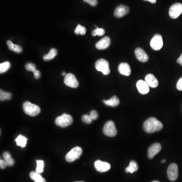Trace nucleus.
<instances>
[{"mask_svg": "<svg viewBox=\"0 0 182 182\" xmlns=\"http://www.w3.org/2000/svg\"><path fill=\"white\" fill-rule=\"evenodd\" d=\"M12 97V95L10 93L4 92L1 90L0 91V100L1 101L7 100H10Z\"/></svg>", "mask_w": 182, "mask_h": 182, "instance_id": "nucleus-26", "label": "nucleus"}, {"mask_svg": "<svg viewBox=\"0 0 182 182\" xmlns=\"http://www.w3.org/2000/svg\"><path fill=\"white\" fill-rule=\"evenodd\" d=\"M162 128V123L155 117L149 118L144 122L143 129L146 133H155L160 131Z\"/></svg>", "mask_w": 182, "mask_h": 182, "instance_id": "nucleus-1", "label": "nucleus"}, {"mask_svg": "<svg viewBox=\"0 0 182 182\" xmlns=\"http://www.w3.org/2000/svg\"><path fill=\"white\" fill-rule=\"evenodd\" d=\"M145 1H148L152 4H155L157 0H144Z\"/></svg>", "mask_w": 182, "mask_h": 182, "instance_id": "nucleus-39", "label": "nucleus"}, {"mask_svg": "<svg viewBox=\"0 0 182 182\" xmlns=\"http://www.w3.org/2000/svg\"><path fill=\"white\" fill-rule=\"evenodd\" d=\"M177 88L179 91H182V77L180 79L177 84Z\"/></svg>", "mask_w": 182, "mask_h": 182, "instance_id": "nucleus-36", "label": "nucleus"}, {"mask_svg": "<svg viewBox=\"0 0 182 182\" xmlns=\"http://www.w3.org/2000/svg\"><path fill=\"white\" fill-rule=\"evenodd\" d=\"M105 135L109 137H113L117 135V130L113 121H108L105 124L103 130Z\"/></svg>", "mask_w": 182, "mask_h": 182, "instance_id": "nucleus-6", "label": "nucleus"}, {"mask_svg": "<svg viewBox=\"0 0 182 182\" xmlns=\"http://www.w3.org/2000/svg\"><path fill=\"white\" fill-rule=\"evenodd\" d=\"M136 56L138 60L142 62H146L149 59L148 55L143 49L141 48H137L135 51Z\"/></svg>", "mask_w": 182, "mask_h": 182, "instance_id": "nucleus-15", "label": "nucleus"}, {"mask_svg": "<svg viewBox=\"0 0 182 182\" xmlns=\"http://www.w3.org/2000/svg\"><path fill=\"white\" fill-rule=\"evenodd\" d=\"M57 54V51L56 49L53 48L50 50L49 53L44 55L43 59L45 61H48L54 59Z\"/></svg>", "mask_w": 182, "mask_h": 182, "instance_id": "nucleus-24", "label": "nucleus"}, {"mask_svg": "<svg viewBox=\"0 0 182 182\" xmlns=\"http://www.w3.org/2000/svg\"><path fill=\"white\" fill-rule=\"evenodd\" d=\"M30 177L31 178L34 180L35 182H46L45 179L43 178V177L40 175L39 173L32 171L30 173Z\"/></svg>", "mask_w": 182, "mask_h": 182, "instance_id": "nucleus-22", "label": "nucleus"}, {"mask_svg": "<svg viewBox=\"0 0 182 182\" xmlns=\"http://www.w3.org/2000/svg\"><path fill=\"white\" fill-rule=\"evenodd\" d=\"M118 70L120 74L125 76H129L131 74V69L127 63H122L119 65Z\"/></svg>", "mask_w": 182, "mask_h": 182, "instance_id": "nucleus-17", "label": "nucleus"}, {"mask_svg": "<svg viewBox=\"0 0 182 182\" xmlns=\"http://www.w3.org/2000/svg\"><path fill=\"white\" fill-rule=\"evenodd\" d=\"M177 63L182 66V54L177 60Z\"/></svg>", "mask_w": 182, "mask_h": 182, "instance_id": "nucleus-38", "label": "nucleus"}, {"mask_svg": "<svg viewBox=\"0 0 182 182\" xmlns=\"http://www.w3.org/2000/svg\"><path fill=\"white\" fill-rule=\"evenodd\" d=\"M94 166L96 170L100 173H104L108 171L110 169L109 163L103 162L101 160L96 161L94 163Z\"/></svg>", "mask_w": 182, "mask_h": 182, "instance_id": "nucleus-11", "label": "nucleus"}, {"mask_svg": "<svg viewBox=\"0 0 182 182\" xmlns=\"http://www.w3.org/2000/svg\"><path fill=\"white\" fill-rule=\"evenodd\" d=\"M7 43L8 48L11 51H13L17 53H20L22 51V48L20 47V46L14 44L11 41H8Z\"/></svg>", "mask_w": 182, "mask_h": 182, "instance_id": "nucleus-20", "label": "nucleus"}, {"mask_svg": "<svg viewBox=\"0 0 182 182\" xmlns=\"http://www.w3.org/2000/svg\"><path fill=\"white\" fill-rule=\"evenodd\" d=\"M26 68L27 70L32 71V72H34L35 70H36V67L35 65L31 63H27L26 65Z\"/></svg>", "mask_w": 182, "mask_h": 182, "instance_id": "nucleus-32", "label": "nucleus"}, {"mask_svg": "<svg viewBox=\"0 0 182 182\" xmlns=\"http://www.w3.org/2000/svg\"><path fill=\"white\" fill-rule=\"evenodd\" d=\"M111 43L110 39L108 36H105L97 42L96 47L98 50H104L108 48Z\"/></svg>", "mask_w": 182, "mask_h": 182, "instance_id": "nucleus-16", "label": "nucleus"}, {"mask_svg": "<svg viewBox=\"0 0 182 182\" xmlns=\"http://www.w3.org/2000/svg\"><path fill=\"white\" fill-rule=\"evenodd\" d=\"M159 182V181H153V182Z\"/></svg>", "mask_w": 182, "mask_h": 182, "instance_id": "nucleus-42", "label": "nucleus"}, {"mask_svg": "<svg viewBox=\"0 0 182 182\" xmlns=\"http://www.w3.org/2000/svg\"><path fill=\"white\" fill-rule=\"evenodd\" d=\"M82 121L87 124H90V123H92L93 119H92L90 115L85 114L82 117Z\"/></svg>", "mask_w": 182, "mask_h": 182, "instance_id": "nucleus-31", "label": "nucleus"}, {"mask_svg": "<svg viewBox=\"0 0 182 182\" xmlns=\"http://www.w3.org/2000/svg\"><path fill=\"white\" fill-rule=\"evenodd\" d=\"M145 81L149 87L156 88L158 85V81L152 74H148L145 76Z\"/></svg>", "mask_w": 182, "mask_h": 182, "instance_id": "nucleus-18", "label": "nucleus"}, {"mask_svg": "<svg viewBox=\"0 0 182 182\" xmlns=\"http://www.w3.org/2000/svg\"><path fill=\"white\" fill-rule=\"evenodd\" d=\"M161 150V146L158 143L152 145L148 150V156L150 159H152L157 154H158Z\"/></svg>", "mask_w": 182, "mask_h": 182, "instance_id": "nucleus-13", "label": "nucleus"}, {"mask_svg": "<svg viewBox=\"0 0 182 182\" xmlns=\"http://www.w3.org/2000/svg\"><path fill=\"white\" fill-rule=\"evenodd\" d=\"M167 177L171 181H175L178 177V167L175 163H173L169 165L167 170Z\"/></svg>", "mask_w": 182, "mask_h": 182, "instance_id": "nucleus-7", "label": "nucleus"}, {"mask_svg": "<svg viewBox=\"0 0 182 182\" xmlns=\"http://www.w3.org/2000/svg\"><path fill=\"white\" fill-rule=\"evenodd\" d=\"M11 67V64L9 61L5 62L3 63H1L0 65V73L3 74L6 71H7L10 67Z\"/></svg>", "mask_w": 182, "mask_h": 182, "instance_id": "nucleus-27", "label": "nucleus"}, {"mask_svg": "<svg viewBox=\"0 0 182 182\" xmlns=\"http://www.w3.org/2000/svg\"><path fill=\"white\" fill-rule=\"evenodd\" d=\"M83 150L79 147H75L72 149L66 155L65 159L68 162H74L76 159L79 158L82 155Z\"/></svg>", "mask_w": 182, "mask_h": 182, "instance_id": "nucleus-5", "label": "nucleus"}, {"mask_svg": "<svg viewBox=\"0 0 182 182\" xmlns=\"http://www.w3.org/2000/svg\"><path fill=\"white\" fill-rule=\"evenodd\" d=\"M103 102L107 106L116 107L119 105L120 101H119V99L117 96H114L109 100H103Z\"/></svg>", "mask_w": 182, "mask_h": 182, "instance_id": "nucleus-19", "label": "nucleus"}, {"mask_svg": "<svg viewBox=\"0 0 182 182\" xmlns=\"http://www.w3.org/2000/svg\"></svg>", "mask_w": 182, "mask_h": 182, "instance_id": "nucleus-43", "label": "nucleus"}, {"mask_svg": "<svg viewBox=\"0 0 182 182\" xmlns=\"http://www.w3.org/2000/svg\"><path fill=\"white\" fill-rule=\"evenodd\" d=\"M73 118L69 114H63L60 117H57L55 120V123L60 127H65L72 124Z\"/></svg>", "mask_w": 182, "mask_h": 182, "instance_id": "nucleus-3", "label": "nucleus"}, {"mask_svg": "<svg viewBox=\"0 0 182 182\" xmlns=\"http://www.w3.org/2000/svg\"><path fill=\"white\" fill-rule=\"evenodd\" d=\"M62 75H65H65H66V74L65 72H63L62 73Z\"/></svg>", "mask_w": 182, "mask_h": 182, "instance_id": "nucleus-40", "label": "nucleus"}, {"mask_svg": "<svg viewBox=\"0 0 182 182\" xmlns=\"http://www.w3.org/2000/svg\"><path fill=\"white\" fill-rule=\"evenodd\" d=\"M27 139L23 136L19 135L15 139V141L18 146L22 147H25L27 144Z\"/></svg>", "mask_w": 182, "mask_h": 182, "instance_id": "nucleus-25", "label": "nucleus"}, {"mask_svg": "<svg viewBox=\"0 0 182 182\" xmlns=\"http://www.w3.org/2000/svg\"><path fill=\"white\" fill-rule=\"evenodd\" d=\"M150 46L155 51H158L162 48L163 46V39L160 35H154L150 42Z\"/></svg>", "mask_w": 182, "mask_h": 182, "instance_id": "nucleus-8", "label": "nucleus"}, {"mask_svg": "<svg viewBox=\"0 0 182 182\" xmlns=\"http://www.w3.org/2000/svg\"><path fill=\"white\" fill-rule=\"evenodd\" d=\"M136 86L140 93L143 95L147 94L150 90L149 86L145 80H138L136 83Z\"/></svg>", "mask_w": 182, "mask_h": 182, "instance_id": "nucleus-14", "label": "nucleus"}, {"mask_svg": "<svg viewBox=\"0 0 182 182\" xmlns=\"http://www.w3.org/2000/svg\"><path fill=\"white\" fill-rule=\"evenodd\" d=\"M129 7L127 6L121 5L116 8L114 10V15L117 18H122L127 15L129 12Z\"/></svg>", "mask_w": 182, "mask_h": 182, "instance_id": "nucleus-12", "label": "nucleus"}, {"mask_svg": "<svg viewBox=\"0 0 182 182\" xmlns=\"http://www.w3.org/2000/svg\"><path fill=\"white\" fill-rule=\"evenodd\" d=\"M95 67L97 70L101 71L105 75L110 74V70L108 62L105 59H100L95 63Z\"/></svg>", "mask_w": 182, "mask_h": 182, "instance_id": "nucleus-4", "label": "nucleus"}, {"mask_svg": "<svg viewBox=\"0 0 182 182\" xmlns=\"http://www.w3.org/2000/svg\"><path fill=\"white\" fill-rule=\"evenodd\" d=\"M7 165V162L4 159H1L0 160V167L2 169H4Z\"/></svg>", "mask_w": 182, "mask_h": 182, "instance_id": "nucleus-35", "label": "nucleus"}, {"mask_svg": "<svg viewBox=\"0 0 182 182\" xmlns=\"http://www.w3.org/2000/svg\"><path fill=\"white\" fill-rule=\"evenodd\" d=\"M37 166H36V172L39 174H41L44 171V162L43 160H36Z\"/></svg>", "mask_w": 182, "mask_h": 182, "instance_id": "nucleus-29", "label": "nucleus"}, {"mask_svg": "<svg viewBox=\"0 0 182 182\" xmlns=\"http://www.w3.org/2000/svg\"><path fill=\"white\" fill-rule=\"evenodd\" d=\"M90 117L92 118V119H93V121L94 120H96L98 117V113L95 110H92V111L90 112Z\"/></svg>", "mask_w": 182, "mask_h": 182, "instance_id": "nucleus-33", "label": "nucleus"}, {"mask_svg": "<svg viewBox=\"0 0 182 182\" xmlns=\"http://www.w3.org/2000/svg\"><path fill=\"white\" fill-rule=\"evenodd\" d=\"M138 165L135 161L132 160L130 162L129 166L126 169V173H130L132 174L138 170Z\"/></svg>", "mask_w": 182, "mask_h": 182, "instance_id": "nucleus-21", "label": "nucleus"}, {"mask_svg": "<svg viewBox=\"0 0 182 182\" xmlns=\"http://www.w3.org/2000/svg\"><path fill=\"white\" fill-rule=\"evenodd\" d=\"M86 28L85 27L83 26L80 24H78L74 31V33L76 35H84L86 33Z\"/></svg>", "mask_w": 182, "mask_h": 182, "instance_id": "nucleus-28", "label": "nucleus"}, {"mask_svg": "<svg viewBox=\"0 0 182 182\" xmlns=\"http://www.w3.org/2000/svg\"><path fill=\"white\" fill-rule=\"evenodd\" d=\"M64 83L65 85L72 88H76L79 85L78 79L72 74H68L65 75Z\"/></svg>", "mask_w": 182, "mask_h": 182, "instance_id": "nucleus-10", "label": "nucleus"}, {"mask_svg": "<svg viewBox=\"0 0 182 182\" xmlns=\"http://www.w3.org/2000/svg\"><path fill=\"white\" fill-rule=\"evenodd\" d=\"M3 158L7 162V165L9 166H13L14 165V160L11 157V154L8 152L3 153Z\"/></svg>", "mask_w": 182, "mask_h": 182, "instance_id": "nucleus-23", "label": "nucleus"}, {"mask_svg": "<svg viewBox=\"0 0 182 182\" xmlns=\"http://www.w3.org/2000/svg\"><path fill=\"white\" fill-rule=\"evenodd\" d=\"M182 14V4L175 3L170 7L169 10V15L173 19H176Z\"/></svg>", "mask_w": 182, "mask_h": 182, "instance_id": "nucleus-9", "label": "nucleus"}, {"mask_svg": "<svg viewBox=\"0 0 182 182\" xmlns=\"http://www.w3.org/2000/svg\"><path fill=\"white\" fill-rule=\"evenodd\" d=\"M33 73H34V77H35V79H39V78H40L41 73L38 70H36L33 72Z\"/></svg>", "mask_w": 182, "mask_h": 182, "instance_id": "nucleus-37", "label": "nucleus"}, {"mask_svg": "<svg viewBox=\"0 0 182 182\" xmlns=\"http://www.w3.org/2000/svg\"><path fill=\"white\" fill-rule=\"evenodd\" d=\"M83 1L92 6H96L98 3L97 0H83Z\"/></svg>", "mask_w": 182, "mask_h": 182, "instance_id": "nucleus-34", "label": "nucleus"}, {"mask_svg": "<svg viewBox=\"0 0 182 182\" xmlns=\"http://www.w3.org/2000/svg\"><path fill=\"white\" fill-rule=\"evenodd\" d=\"M104 34L105 30L103 28H98V27H97L96 29H95L93 31L92 33L93 36H102L104 35Z\"/></svg>", "mask_w": 182, "mask_h": 182, "instance_id": "nucleus-30", "label": "nucleus"}, {"mask_svg": "<svg viewBox=\"0 0 182 182\" xmlns=\"http://www.w3.org/2000/svg\"><path fill=\"white\" fill-rule=\"evenodd\" d=\"M23 109L25 113L31 117L36 116L41 113V109L39 106L28 101L23 103Z\"/></svg>", "mask_w": 182, "mask_h": 182, "instance_id": "nucleus-2", "label": "nucleus"}, {"mask_svg": "<svg viewBox=\"0 0 182 182\" xmlns=\"http://www.w3.org/2000/svg\"><path fill=\"white\" fill-rule=\"evenodd\" d=\"M165 161H166V160H165V159H163V160H162L161 161V162H162V163H165Z\"/></svg>", "mask_w": 182, "mask_h": 182, "instance_id": "nucleus-41", "label": "nucleus"}]
</instances>
